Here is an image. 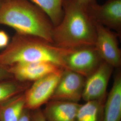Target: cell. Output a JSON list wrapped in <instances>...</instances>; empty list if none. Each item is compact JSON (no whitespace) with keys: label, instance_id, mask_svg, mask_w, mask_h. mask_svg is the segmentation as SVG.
Listing matches in <instances>:
<instances>
[{"label":"cell","instance_id":"cell-9","mask_svg":"<svg viewBox=\"0 0 121 121\" xmlns=\"http://www.w3.org/2000/svg\"><path fill=\"white\" fill-rule=\"evenodd\" d=\"M114 69L103 61L86 78L82 99L85 101L106 99L107 86Z\"/></svg>","mask_w":121,"mask_h":121},{"label":"cell","instance_id":"cell-21","mask_svg":"<svg viewBox=\"0 0 121 121\" xmlns=\"http://www.w3.org/2000/svg\"><path fill=\"white\" fill-rule=\"evenodd\" d=\"M78 1L81 4L86 8L97 2L96 0H78Z\"/></svg>","mask_w":121,"mask_h":121},{"label":"cell","instance_id":"cell-10","mask_svg":"<svg viewBox=\"0 0 121 121\" xmlns=\"http://www.w3.org/2000/svg\"><path fill=\"white\" fill-rule=\"evenodd\" d=\"M13 78L19 81L33 82L48 74L64 68L50 62H20L9 66Z\"/></svg>","mask_w":121,"mask_h":121},{"label":"cell","instance_id":"cell-13","mask_svg":"<svg viewBox=\"0 0 121 121\" xmlns=\"http://www.w3.org/2000/svg\"><path fill=\"white\" fill-rule=\"evenodd\" d=\"M25 108L24 92L0 104V121H18Z\"/></svg>","mask_w":121,"mask_h":121},{"label":"cell","instance_id":"cell-2","mask_svg":"<svg viewBox=\"0 0 121 121\" xmlns=\"http://www.w3.org/2000/svg\"><path fill=\"white\" fill-rule=\"evenodd\" d=\"M0 25L53 43L52 22L41 9L29 0H1Z\"/></svg>","mask_w":121,"mask_h":121},{"label":"cell","instance_id":"cell-12","mask_svg":"<svg viewBox=\"0 0 121 121\" xmlns=\"http://www.w3.org/2000/svg\"><path fill=\"white\" fill-rule=\"evenodd\" d=\"M117 69L105 101L102 121H121V71Z\"/></svg>","mask_w":121,"mask_h":121},{"label":"cell","instance_id":"cell-4","mask_svg":"<svg viewBox=\"0 0 121 121\" xmlns=\"http://www.w3.org/2000/svg\"><path fill=\"white\" fill-rule=\"evenodd\" d=\"M65 69L85 78L92 73L103 61L94 46L67 48L63 56Z\"/></svg>","mask_w":121,"mask_h":121},{"label":"cell","instance_id":"cell-11","mask_svg":"<svg viewBox=\"0 0 121 121\" xmlns=\"http://www.w3.org/2000/svg\"><path fill=\"white\" fill-rule=\"evenodd\" d=\"M79 105L78 102L50 100L42 111L46 121H76Z\"/></svg>","mask_w":121,"mask_h":121},{"label":"cell","instance_id":"cell-19","mask_svg":"<svg viewBox=\"0 0 121 121\" xmlns=\"http://www.w3.org/2000/svg\"><path fill=\"white\" fill-rule=\"evenodd\" d=\"M9 43V37L4 31L0 30V48L6 47Z\"/></svg>","mask_w":121,"mask_h":121},{"label":"cell","instance_id":"cell-22","mask_svg":"<svg viewBox=\"0 0 121 121\" xmlns=\"http://www.w3.org/2000/svg\"><path fill=\"white\" fill-rule=\"evenodd\" d=\"M0 2H1V0H0Z\"/></svg>","mask_w":121,"mask_h":121},{"label":"cell","instance_id":"cell-16","mask_svg":"<svg viewBox=\"0 0 121 121\" xmlns=\"http://www.w3.org/2000/svg\"><path fill=\"white\" fill-rule=\"evenodd\" d=\"M45 13L54 26L60 21L63 15V0H29Z\"/></svg>","mask_w":121,"mask_h":121},{"label":"cell","instance_id":"cell-7","mask_svg":"<svg viewBox=\"0 0 121 121\" xmlns=\"http://www.w3.org/2000/svg\"><path fill=\"white\" fill-rule=\"evenodd\" d=\"M85 79L79 73L64 69L51 100L78 103L82 98Z\"/></svg>","mask_w":121,"mask_h":121},{"label":"cell","instance_id":"cell-15","mask_svg":"<svg viewBox=\"0 0 121 121\" xmlns=\"http://www.w3.org/2000/svg\"><path fill=\"white\" fill-rule=\"evenodd\" d=\"M32 82L19 81L14 78L0 81V104L24 92Z\"/></svg>","mask_w":121,"mask_h":121},{"label":"cell","instance_id":"cell-3","mask_svg":"<svg viewBox=\"0 0 121 121\" xmlns=\"http://www.w3.org/2000/svg\"><path fill=\"white\" fill-rule=\"evenodd\" d=\"M66 49L37 36L16 32L0 53V65L9 66L20 62L48 61L65 69L63 56Z\"/></svg>","mask_w":121,"mask_h":121},{"label":"cell","instance_id":"cell-1","mask_svg":"<svg viewBox=\"0 0 121 121\" xmlns=\"http://www.w3.org/2000/svg\"><path fill=\"white\" fill-rule=\"evenodd\" d=\"M63 15L52 31V43L60 48L94 46L95 23L78 0H63Z\"/></svg>","mask_w":121,"mask_h":121},{"label":"cell","instance_id":"cell-20","mask_svg":"<svg viewBox=\"0 0 121 121\" xmlns=\"http://www.w3.org/2000/svg\"><path fill=\"white\" fill-rule=\"evenodd\" d=\"M18 121H31L30 110L25 108Z\"/></svg>","mask_w":121,"mask_h":121},{"label":"cell","instance_id":"cell-6","mask_svg":"<svg viewBox=\"0 0 121 121\" xmlns=\"http://www.w3.org/2000/svg\"><path fill=\"white\" fill-rule=\"evenodd\" d=\"M95 23L96 36L94 46L103 60L114 68H120L121 51L115 32Z\"/></svg>","mask_w":121,"mask_h":121},{"label":"cell","instance_id":"cell-14","mask_svg":"<svg viewBox=\"0 0 121 121\" xmlns=\"http://www.w3.org/2000/svg\"><path fill=\"white\" fill-rule=\"evenodd\" d=\"M105 99L89 100L80 104L76 121H102Z\"/></svg>","mask_w":121,"mask_h":121},{"label":"cell","instance_id":"cell-5","mask_svg":"<svg viewBox=\"0 0 121 121\" xmlns=\"http://www.w3.org/2000/svg\"><path fill=\"white\" fill-rule=\"evenodd\" d=\"M63 69L48 74L32 82L24 91L26 108L30 110L39 108L51 100Z\"/></svg>","mask_w":121,"mask_h":121},{"label":"cell","instance_id":"cell-8","mask_svg":"<svg viewBox=\"0 0 121 121\" xmlns=\"http://www.w3.org/2000/svg\"><path fill=\"white\" fill-rule=\"evenodd\" d=\"M91 17L95 23L121 35V0H107L104 4L97 2L87 8Z\"/></svg>","mask_w":121,"mask_h":121},{"label":"cell","instance_id":"cell-18","mask_svg":"<svg viewBox=\"0 0 121 121\" xmlns=\"http://www.w3.org/2000/svg\"><path fill=\"white\" fill-rule=\"evenodd\" d=\"M12 78H13L9 70V67L0 65V81Z\"/></svg>","mask_w":121,"mask_h":121},{"label":"cell","instance_id":"cell-17","mask_svg":"<svg viewBox=\"0 0 121 121\" xmlns=\"http://www.w3.org/2000/svg\"><path fill=\"white\" fill-rule=\"evenodd\" d=\"M31 121H46L40 108L30 110Z\"/></svg>","mask_w":121,"mask_h":121}]
</instances>
